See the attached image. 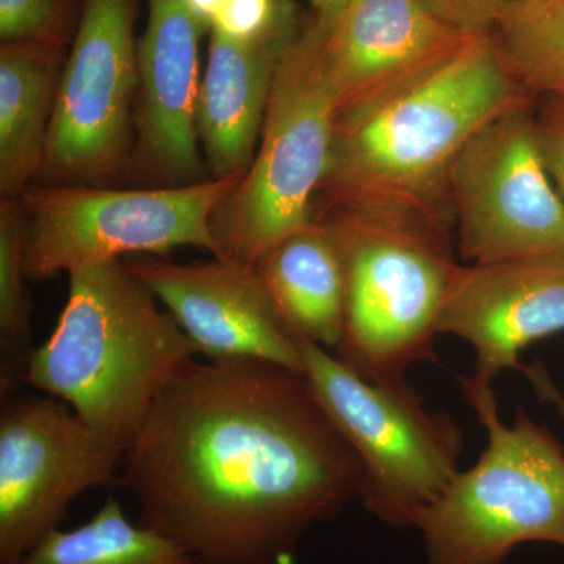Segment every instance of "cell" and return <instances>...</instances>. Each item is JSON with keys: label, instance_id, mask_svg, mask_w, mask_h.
Returning a JSON list of instances; mask_svg holds the SVG:
<instances>
[{"label": "cell", "instance_id": "obj_12", "mask_svg": "<svg viewBox=\"0 0 564 564\" xmlns=\"http://www.w3.org/2000/svg\"><path fill=\"white\" fill-rule=\"evenodd\" d=\"M210 32L187 0H150L139 40V87L128 174L147 187L209 180L199 143V43Z\"/></svg>", "mask_w": 564, "mask_h": 564}, {"label": "cell", "instance_id": "obj_8", "mask_svg": "<svg viewBox=\"0 0 564 564\" xmlns=\"http://www.w3.org/2000/svg\"><path fill=\"white\" fill-rule=\"evenodd\" d=\"M245 173L181 187L33 184L21 196L28 218L25 273L46 280L124 256L198 247L220 259L215 212Z\"/></svg>", "mask_w": 564, "mask_h": 564}, {"label": "cell", "instance_id": "obj_1", "mask_svg": "<svg viewBox=\"0 0 564 564\" xmlns=\"http://www.w3.org/2000/svg\"><path fill=\"white\" fill-rule=\"evenodd\" d=\"M361 477L306 377L258 359L188 362L122 459L140 524L196 564H293Z\"/></svg>", "mask_w": 564, "mask_h": 564}, {"label": "cell", "instance_id": "obj_16", "mask_svg": "<svg viewBox=\"0 0 564 564\" xmlns=\"http://www.w3.org/2000/svg\"><path fill=\"white\" fill-rule=\"evenodd\" d=\"M300 22L288 0L280 20L259 39L240 41L209 32L196 122L212 180L247 173L254 161L278 62Z\"/></svg>", "mask_w": 564, "mask_h": 564}, {"label": "cell", "instance_id": "obj_2", "mask_svg": "<svg viewBox=\"0 0 564 564\" xmlns=\"http://www.w3.org/2000/svg\"><path fill=\"white\" fill-rule=\"evenodd\" d=\"M536 102L505 65L492 32L392 98L337 120L332 163L314 202L329 210L406 215L452 232V166L505 111Z\"/></svg>", "mask_w": 564, "mask_h": 564}, {"label": "cell", "instance_id": "obj_15", "mask_svg": "<svg viewBox=\"0 0 564 564\" xmlns=\"http://www.w3.org/2000/svg\"><path fill=\"white\" fill-rule=\"evenodd\" d=\"M564 332V256L459 265L440 333L454 334L475 351L474 373L484 383L521 370V352Z\"/></svg>", "mask_w": 564, "mask_h": 564}, {"label": "cell", "instance_id": "obj_9", "mask_svg": "<svg viewBox=\"0 0 564 564\" xmlns=\"http://www.w3.org/2000/svg\"><path fill=\"white\" fill-rule=\"evenodd\" d=\"M137 0H84L35 184L107 185L128 173L139 87Z\"/></svg>", "mask_w": 564, "mask_h": 564}, {"label": "cell", "instance_id": "obj_28", "mask_svg": "<svg viewBox=\"0 0 564 564\" xmlns=\"http://www.w3.org/2000/svg\"><path fill=\"white\" fill-rule=\"evenodd\" d=\"M187 3L193 14H195L198 20H202L210 31L212 24L217 20L218 14H220L226 0H187Z\"/></svg>", "mask_w": 564, "mask_h": 564}, {"label": "cell", "instance_id": "obj_18", "mask_svg": "<svg viewBox=\"0 0 564 564\" xmlns=\"http://www.w3.org/2000/svg\"><path fill=\"white\" fill-rule=\"evenodd\" d=\"M256 272L281 321L296 339L332 350L344 328V276L339 252L322 223L278 243Z\"/></svg>", "mask_w": 564, "mask_h": 564}, {"label": "cell", "instance_id": "obj_21", "mask_svg": "<svg viewBox=\"0 0 564 564\" xmlns=\"http://www.w3.org/2000/svg\"><path fill=\"white\" fill-rule=\"evenodd\" d=\"M28 218L21 199L0 202V334L9 348L21 347L31 333V303L25 292Z\"/></svg>", "mask_w": 564, "mask_h": 564}, {"label": "cell", "instance_id": "obj_5", "mask_svg": "<svg viewBox=\"0 0 564 564\" xmlns=\"http://www.w3.org/2000/svg\"><path fill=\"white\" fill-rule=\"evenodd\" d=\"M464 399L488 433L470 469L421 516L425 564H505L522 544L564 547V447L519 408L508 426L492 384L459 378Z\"/></svg>", "mask_w": 564, "mask_h": 564}, {"label": "cell", "instance_id": "obj_13", "mask_svg": "<svg viewBox=\"0 0 564 564\" xmlns=\"http://www.w3.org/2000/svg\"><path fill=\"white\" fill-rule=\"evenodd\" d=\"M313 20L337 120L417 84L475 36L437 20L419 0H350L332 24Z\"/></svg>", "mask_w": 564, "mask_h": 564}, {"label": "cell", "instance_id": "obj_23", "mask_svg": "<svg viewBox=\"0 0 564 564\" xmlns=\"http://www.w3.org/2000/svg\"><path fill=\"white\" fill-rule=\"evenodd\" d=\"M288 0H226L210 31L250 41L265 35L280 20Z\"/></svg>", "mask_w": 564, "mask_h": 564}, {"label": "cell", "instance_id": "obj_3", "mask_svg": "<svg viewBox=\"0 0 564 564\" xmlns=\"http://www.w3.org/2000/svg\"><path fill=\"white\" fill-rule=\"evenodd\" d=\"M68 276L61 318L29 355L24 378L126 452L198 350L124 262L80 267Z\"/></svg>", "mask_w": 564, "mask_h": 564}, {"label": "cell", "instance_id": "obj_22", "mask_svg": "<svg viewBox=\"0 0 564 564\" xmlns=\"http://www.w3.org/2000/svg\"><path fill=\"white\" fill-rule=\"evenodd\" d=\"M82 7L84 0H0V40L68 47Z\"/></svg>", "mask_w": 564, "mask_h": 564}, {"label": "cell", "instance_id": "obj_7", "mask_svg": "<svg viewBox=\"0 0 564 564\" xmlns=\"http://www.w3.org/2000/svg\"><path fill=\"white\" fill-rule=\"evenodd\" d=\"M296 340L307 383L361 464L364 510L391 529L415 530L459 473L462 426L406 381L373 383L326 348Z\"/></svg>", "mask_w": 564, "mask_h": 564}, {"label": "cell", "instance_id": "obj_24", "mask_svg": "<svg viewBox=\"0 0 564 564\" xmlns=\"http://www.w3.org/2000/svg\"><path fill=\"white\" fill-rule=\"evenodd\" d=\"M538 144L564 206V101L544 98L534 110Z\"/></svg>", "mask_w": 564, "mask_h": 564}, {"label": "cell", "instance_id": "obj_26", "mask_svg": "<svg viewBox=\"0 0 564 564\" xmlns=\"http://www.w3.org/2000/svg\"><path fill=\"white\" fill-rule=\"evenodd\" d=\"M521 372L525 375L527 380L533 386V391L536 393L541 402L551 403L555 408L556 414L564 421V395L558 391L547 369L540 362L530 364V366H522Z\"/></svg>", "mask_w": 564, "mask_h": 564}, {"label": "cell", "instance_id": "obj_6", "mask_svg": "<svg viewBox=\"0 0 564 564\" xmlns=\"http://www.w3.org/2000/svg\"><path fill=\"white\" fill-rule=\"evenodd\" d=\"M336 126V101L310 17L278 62L254 161L215 212L221 261L256 269L278 243L313 225Z\"/></svg>", "mask_w": 564, "mask_h": 564}, {"label": "cell", "instance_id": "obj_4", "mask_svg": "<svg viewBox=\"0 0 564 564\" xmlns=\"http://www.w3.org/2000/svg\"><path fill=\"white\" fill-rule=\"evenodd\" d=\"M344 276V328L336 356L373 383H400L415 364L436 362V337L459 263L452 232L406 215L329 210Z\"/></svg>", "mask_w": 564, "mask_h": 564}, {"label": "cell", "instance_id": "obj_19", "mask_svg": "<svg viewBox=\"0 0 564 564\" xmlns=\"http://www.w3.org/2000/svg\"><path fill=\"white\" fill-rule=\"evenodd\" d=\"M17 564H196L163 534L132 522L120 500L73 530H54Z\"/></svg>", "mask_w": 564, "mask_h": 564}, {"label": "cell", "instance_id": "obj_17", "mask_svg": "<svg viewBox=\"0 0 564 564\" xmlns=\"http://www.w3.org/2000/svg\"><path fill=\"white\" fill-rule=\"evenodd\" d=\"M68 47L0 46V193L18 199L39 180Z\"/></svg>", "mask_w": 564, "mask_h": 564}, {"label": "cell", "instance_id": "obj_14", "mask_svg": "<svg viewBox=\"0 0 564 564\" xmlns=\"http://www.w3.org/2000/svg\"><path fill=\"white\" fill-rule=\"evenodd\" d=\"M126 269L154 293L209 361L258 359L303 373L299 340L281 321L256 269L215 259L177 263L139 256Z\"/></svg>", "mask_w": 564, "mask_h": 564}, {"label": "cell", "instance_id": "obj_20", "mask_svg": "<svg viewBox=\"0 0 564 564\" xmlns=\"http://www.w3.org/2000/svg\"><path fill=\"white\" fill-rule=\"evenodd\" d=\"M492 35L505 65L530 95L564 101V0H510Z\"/></svg>", "mask_w": 564, "mask_h": 564}, {"label": "cell", "instance_id": "obj_25", "mask_svg": "<svg viewBox=\"0 0 564 564\" xmlns=\"http://www.w3.org/2000/svg\"><path fill=\"white\" fill-rule=\"evenodd\" d=\"M437 20L456 31L478 35L492 32L510 0H419Z\"/></svg>", "mask_w": 564, "mask_h": 564}, {"label": "cell", "instance_id": "obj_11", "mask_svg": "<svg viewBox=\"0 0 564 564\" xmlns=\"http://www.w3.org/2000/svg\"><path fill=\"white\" fill-rule=\"evenodd\" d=\"M124 454L62 400L7 403L0 415V564H17L57 530L82 494L111 485Z\"/></svg>", "mask_w": 564, "mask_h": 564}, {"label": "cell", "instance_id": "obj_10", "mask_svg": "<svg viewBox=\"0 0 564 564\" xmlns=\"http://www.w3.org/2000/svg\"><path fill=\"white\" fill-rule=\"evenodd\" d=\"M536 102L494 118L459 152L448 192L470 263L564 256V206L534 128Z\"/></svg>", "mask_w": 564, "mask_h": 564}, {"label": "cell", "instance_id": "obj_27", "mask_svg": "<svg viewBox=\"0 0 564 564\" xmlns=\"http://www.w3.org/2000/svg\"><path fill=\"white\" fill-rule=\"evenodd\" d=\"M350 0H311L313 17L323 25L332 24L343 13Z\"/></svg>", "mask_w": 564, "mask_h": 564}]
</instances>
